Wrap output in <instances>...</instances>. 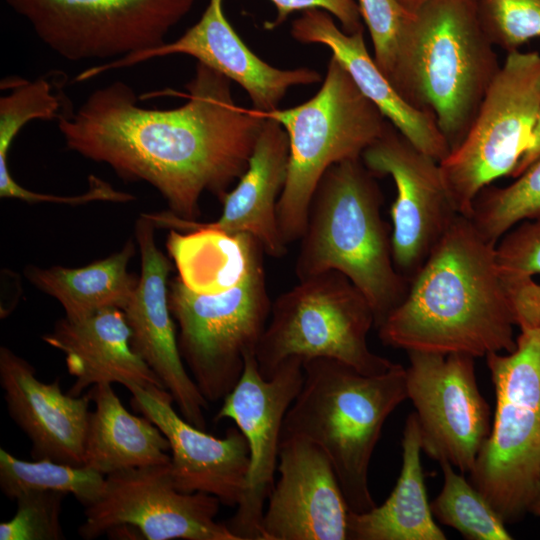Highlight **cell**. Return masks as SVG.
Returning a JSON list of instances; mask_svg holds the SVG:
<instances>
[{"label": "cell", "mask_w": 540, "mask_h": 540, "mask_svg": "<svg viewBox=\"0 0 540 540\" xmlns=\"http://www.w3.org/2000/svg\"><path fill=\"white\" fill-rule=\"evenodd\" d=\"M291 35L303 44L328 47L359 90L416 148L438 162L450 153L434 116L409 104L377 66L367 50L364 30L348 34L328 12L310 9L292 22Z\"/></svg>", "instance_id": "obj_22"}, {"label": "cell", "mask_w": 540, "mask_h": 540, "mask_svg": "<svg viewBox=\"0 0 540 540\" xmlns=\"http://www.w3.org/2000/svg\"><path fill=\"white\" fill-rule=\"evenodd\" d=\"M421 435L416 413L405 423L402 467L396 485L380 506L363 513L350 511L348 539L445 540L434 521L421 464Z\"/></svg>", "instance_id": "obj_25"}, {"label": "cell", "mask_w": 540, "mask_h": 540, "mask_svg": "<svg viewBox=\"0 0 540 540\" xmlns=\"http://www.w3.org/2000/svg\"><path fill=\"white\" fill-rule=\"evenodd\" d=\"M69 61L119 59L164 45L197 0H4Z\"/></svg>", "instance_id": "obj_11"}, {"label": "cell", "mask_w": 540, "mask_h": 540, "mask_svg": "<svg viewBox=\"0 0 540 540\" xmlns=\"http://www.w3.org/2000/svg\"><path fill=\"white\" fill-rule=\"evenodd\" d=\"M528 513L540 517V478L535 495L530 502Z\"/></svg>", "instance_id": "obj_40"}, {"label": "cell", "mask_w": 540, "mask_h": 540, "mask_svg": "<svg viewBox=\"0 0 540 540\" xmlns=\"http://www.w3.org/2000/svg\"><path fill=\"white\" fill-rule=\"evenodd\" d=\"M540 157V112L533 129L531 142L527 150L519 159L516 167L511 173V177L516 178L524 172L535 160Z\"/></svg>", "instance_id": "obj_38"}, {"label": "cell", "mask_w": 540, "mask_h": 540, "mask_svg": "<svg viewBox=\"0 0 540 540\" xmlns=\"http://www.w3.org/2000/svg\"><path fill=\"white\" fill-rule=\"evenodd\" d=\"M42 339L65 355L67 370L75 377L68 392L72 396L102 383L164 388L132 347L122 309L106 308L80 319L65 316Z\"/></svg>", "instance_id": "obj_23"}, {"label": "cell", "mask_w": 540, "mask_h": 540, "mask_svg": "<svg viewBox=\"0 0 540 540\" xmlns=\"http://www.w3.org/2000/svg\"><path fill=\"white\" fill-rule=\"evenodd\" d=\"M261 540H346L350 509L325 452L302 438L280 441Z\"/></svg>", "instance_id": "obj_17"}, {"label": "cell", "mask_w": 540, "mask_h": 540, "mask_svg": "<svg viewBox=\"0 0 540 540\" xmlns=\"http://www.w3.org/2000/svg\"><path fill=\"white\" fill-rule=\"evenodd\" d=\"M444 476L440 493L430 503L442 524L469 540H510L505 522L485 496L447 461L439 462Z\"/></svg>", "instance_id": "obj_30"}, {"label": "cell", "mask_w": 540, "mask_h": 540, "mask_svg": "<svg viewBox=\"0 0 540 540\" xmlns=\"http://www.w3.org/2000/svg\"><path fill=\"white\" fill-rule=\"evenodd\" d=\"M106 476L85 466L50 459L25 461L0 449V488L6 497L16 500L31 492L71 494L85 507L101 496Z\"/></svg>", "instance_id": "obj_29"}, {"label": "cell", "mask_w": 540, "mask_h": 540, "mask_svg": "<svg viewBox=\"0 0 540 540\" xmlns=\"http://www.w3.org/2000/svg\"><path fill=\"white\" fill-rule=\"evenodd\" d=\"M375 327L372 307L342 273L327 271L301 280L273 302L256 350L261 375L269 379L291 357L330 358L366 375L396 363L375 354L368 333Z\"/></svg>", "instance_id": "obj_8"}, {"label": "cell", "mask_w": 540, "mask_h": 540, "mask_svg": "<svg viewBox=\"0 0 540 540\" xmlns=\"http://www.w3.org/2000/svg\"><path fill=\"white\" fill-rule=\"evenodd\" d=\"M134 253L128 240L120 251L86 266L29 267L26 275L62 305L67 318L80 319L106 308H125L139 280L128 272Z\"/></svg>", "instance_id": "obj_26"}, {"label": "cell", "mask_w": 540, "mask_h": 540, "mask_svg": "<svg viewBox=\"0 0 540 540\" xmlns=\"http://www.w3.org/2000/svg\"><path fill=\"white\" fill-rule=\"evenodd\" d=\"M540 112V53H507L460 144L439 162L458 213L470 217L479 192L510 176L530 145Z\"/></svg>", "instance_id": "obj_10"}, {"label": "cell", "mask_w": 540, "mask_h": 540, "mask_svg": "<svg viewBox=\"0 0 540 540\" xmlns=\"http://www.w3.org/2000/svg\"><path fill=\"white\" fill-rule=\"evenodd\" d=\"M516 178L504 187H485L473 202L469 218L491 243L516 224L540 218V157Z\"/></svg>", "instance_id": "obj_31"}, {"label": "cell", "mask_w": 540, "mask_h": 540, "mask_svg": "<svg viewBox=\"0 0 540 540\" xmlns=\"http://www.w3.org/2000/svg\"><path fill=\"white\" fill-rule=\"evenodd\" d=\"M407 354V398L416 409L422 450L470 473L492 426L490 406L477 385L475 358L418 350Z\"/></svg>", "instance_id": "obj_13"}, {"label": "cell", "mask_w": 540, "mask_h": 540, "mask_svg": "<svg viewBox=\"0 0 540 540\" xmlns=\"http://www.w3.org/2000/svg\"><path fill=\"white\" fill-rule=\"evenodd\" d=\"M303 380L301 358L285 360L266 379L259 371L256 353H249L239 381L216 414L217 421L232 420L249 446L245 489L235 514L225 522L238 540H261L266 502L275 485L283 421Z\"/></svg>", "instance_id": "obj_14"}, {"label": "cell", "mask_w": 540, "mask_h": 540, "mask_svg": "<svg viewBox=\"0 0 540 540\" xmlns=\"http://www.w3.org/2000/svg\"><path fill=\"white\" fill-rule=\"evenodd\" d=\"M0 385L7 410L32 443L36 459L83 465L90 393L72 396L59 380L45 383L35 368L7 347L0 348Z\"/></svg>", "instance_id": "obj_21"}, {"label": "cell", "mask_w": 540, "mask_h": 540, "mask_svg": "<svg viewBox=\"0 0 540 540\" xmlns=\"http://www.w3.org/2000/svg\"><path fill=\"white\" fill-rule=\"evenodd\" d=\"M515 325L495 244L459 214L377 329L388 346L476 358L513 351Z\"/></svg>", "instance_id": "obj_2"}, {"label": "cell", "mask_w": 540, "mask_h": 540, "mask_svg": "<svg viewBox=\"0 0 540 540\" xmlns=\"http://www.w3.org/2000/svg\"><path fill=\"white\" fill-rule=\"evenodd\" d=\"M475 4L495 47L510 53L540 38V0H475Z\"/></svg>", "instance_id": "obj_33"}, {"label": "cell", "mask_w": 540, "mask_h": 540, "mask_svg": "<svg viewBox=\"0 0 540 540\" xmlns=\"http://www.w3.org/2000/svg\"><path fill=\"white\" fill-rule=\"evenodd\" d=\"M264 117L248 167L237 185L221 199L223 208L217 220L189 221L171 211L146 214L154 225L183 232L204 227L248 234L259 241L265 254L273 258L285 256L288 245L279 231L277 204L287 178L289 142L282 125Z\"/></svg>", "instance_id": "obj_20"}, {"label": "cell", "mask_w": 540, "mask_h": 540, "mask_svg": "<svg viewBox=\"0 0 540 540\" xmlns=\"http://www.w3.org/2000/svg\"><path fill=\"white\" fill-rule=\"evenodd\" d=\"M495 258L516 325L540 327V218L507 231L495 244Z\"/></svg>", "instance_id": "obj_28"}, {"label": "cell", "mask_w": 540, "mask_h": 540, "mask_svg": "<svg viewBox=\"0 0 540 540\" xmlns=\"http://www.w3.org/2000/svg\"><path fill=\"white\" fill-rule=\"evenodd\" d=\"M89 393L95 409L90 412L83 465L107 476L170 463V445L164 434L146 417L131 414L112 384L92 386Z\"/></svg>", "instance_id": "obj_24"}, {"label": "cell", "mask_w": 540, "mask_h": 540, "mask_svg": "<svg viewBox=\"0 0 540 540\" xmlns=\"http://www.w3.org/2000/svg\"><path fill=\"white\" fill-rule=\"evenodd\" d=\"M60 492H31L16 499L14 516L0 524V540H62Z\"/></svg>", "instance_id": "obj_34"}, {"label": "cell", "mask_w": 540, "mask_h": 540, "mask_svg": "<svg viewBox=\"0 0 540 540\" xmlns=\"http://www.w3.org/2000/svg\"><path fill=\"white\" fill-rule=\"evenodd\" d=\"M361 158L329 167L313 193L295 263L298 280L345 275L370 303L375 327L403 301L409 282L397 270L383 195Z\"/></svg>", "instance_id": "obj_4"}, {"label": "cell", "mask_w": 540, "mask_h": 540, "mask_svg": "<svg viewBox=\"0 0 540 540\" xmlns=\"http://www.w3.org/2000/svg\"><path fill=\"white\" fill-rule=\"evenodd\" d=\"M264 250L255 249L249 270L234 287L199 294L177 277L169 282V307L179 328L181 357L207 402L223 400L239 381L245 356L256 353L269 321Z\"/></svg>", "instance_id": "obj_9"}, {"label": "cell", "mask_w": 540, "mask_h": 540, "mask_svg": "<svg viewBox=\"0 0 540 540\" xmlns=\"http://www.w3.org/2000/svg\"><path fill=\"white\" fill-rule=\"evenodd\" d=\"M407 13L413 14L429 0H396Z\"/></svg>", "instance_id": "obj_39"}, {"label": "cell", "mask_w": 540, "mask_h": 540, "mask_svg": "<svg viewBox=\"0 0 540 540\" xmlns=\"http://www.w3.org/2000/svg\"><path fill=\"white\" fill-rule=\"evenodd\" d=\"M373 44L374 60L389 73L399 36L409 17L396 0H356Z\"/></svg>", "instance_id": "obj_35"}, {"label": "cell", "mask_w": 540, "mask_h": 540, "mask_svg": "<svg viewBox=\"0 0 540 540\" xmlns=\"http://www.w3.org/2000/svg\"><path fill=\"white\" fill-rule=\"evenodd\" d=\"M375 176H390L396 197L390 208L394 264L408 282L459 215L437 160L416 148L391 123L362 154Z\"/></svg>", "instance_id": "obj_15"}, {"label": "cell", "mask_w": 540, "mask_h": 540, "mask_svg": "<svg viewBox=\"0 0 540 540\" xmlns=\"http://www.w3.org/2000/svg\"><path fill=\"white\" fill-rule=\"evenodd\" d=\"M0 197L18 199L29 203L53 202L70 205L85 204L92 201L127 202L134 199L133 195L118 191L108 182L94 176H89V188L80 195L57 196L35 192L21 186L10 174L8 166L0 167Z\"/></svg>", "instance_id": "obj_36"}, {"label": "cell", "mask_w": 540, "mask_h": 540, "mask_svg": "<svg viewBox=\"0 0 540 540\" xmlns=\"http://www.w3.org/2000/svg\"><path fill=\"white\" fill-rule=\"evenodd\" d=\"M276 9L275 18L265 23V28L272 30L285 22L295 12L320 9L336 18L341 29L348 33L364 30L362 17L356 0H269Z\"/></svg>", "instance_id": "obj_37"}, {"label": "cell", "mask_w": 540, "mask_h": 540, "mask_svg": "<svg viewBox=\"0 0 540 540\" xmlns=\"http://www.w3.org/2000/svg\"><path fill=\"white\" fill-rule=\"evenodd\" d=\"M302 387L289 407L281 440L302 438L329 458L349 509H373L370 460L386 419L407 399L406 368L366 375L330 358L303 361ZM280 440V441H281Z\"/></svg>", "instance_id": "obj_5"}, {"label": "cell", "mask_w": 540, "mask_h": 540, "mask_svg": "<svg viewBox=\"0 0 540 540\" xmlns=\"http://www.w3.org/2000/svg\"><path fill=\"white\" fill-rule=\"evenodd\" d=\"M261 114L280 123L288 136L287 178L277 204V222L289 245L304 234L313 193L326 170L341 161L361 158L388 121L333 56L312 98Z\"/></svg>", "instance_id": "obj_6"}, {"label": "cell", "mask_w": 540, "mask_h": 540, "mask_svg": "<svg viewBox=\"0 0 540 540\" xmlns=\"http://www.w3.org/2000/svg\"><path fill=\"white\" fill-rule=\"evenodd\" d=\"M520 331L513 351L486 355L496 408L470 472L506 524L528 513L540 478V327Z\"/></svg>", "instance_id": "obj_7"}, {"label": "cell", "mask_w": 540, "mask_h": 540, "mask_svg": "<svg viewBox=\"0 0 540 540\" xmlns=\"http://www.w3.org/2000/svg\"><path fill=\"white\" fill-rule=\"evenodd\" d=\"M231 84L197 62L187 101L160 110L138 106L133 89L114 81L76 112L63 109L58 128L68 149L109 165L122 179L149 183L169 211L196 221L201 196L221 201L246 171L265 122L261 112L235 103Z\"/></svg>", "instance_id": "obj_1"}, {"label": "cell", "mask_w": 540, "mask_h": 540, "mask_svg": "<svg viewBox=\"0 0 540 540\" xmlns=\"http://www.w3.org/2000/svg\"><path fill=\"white\" fill-rule=\"evenodd\" d=\"M126 388L132 395L131 406L153 422L169 442L175 487L185 493H207L222 505L236 507L250 464L249 446L239 428L229 427L223 438H217L178 414L166 389L136 384Z\"/></svg>", "instance_id": "obj_19"}, {"label": "cell", "mask_w": 540, "mask_h": 540, "mask_svg": "<svg viewBox=\"0 0 540 540\" xmlns=\"http://www.w3.org/2000/svg\"><path fill=\"white\" fill-rule=\"evenodd\" d=\"M222 3L223 0H209L198 22L175 41L89 68L78 74L76 81H85L103 72L152 58L184 54L240 85L248 94L253 109L259 112L278 109L291 87L321 81V75L315 70L306 67L280 69L259 58L231 26Z\"/></svg>", "instance_id": "obj_18"}, {"label": "cell", "mask_w": 540, "mask_h": 540, "mask_svg": "<svg viewBox=\"0 0 540 540\" xmlns=\"http://www.w3.org/2000/svg\"><path fill=\"white\" fill-rule=\"evenodd\" d=\"M258 245L251 235L204 227L170 229L166 242L177 278L199 294L224 292L241 282Z\"/></svg>", "instance_id": "obj_27"}, {"label": "cell", "mask_w": 540, "mask_h": 540, "mask_svg": "<svg viewBox=\"0 0 540 540\" xmlns=\"http://www.w3.org/2000/svg\"><path fill=\"white\" fill-rule=\"evenodd\" d=\"M10 92L0 98V159H7L8 151L22 127L34 119H58L63 111V91H53L46 78L34 81L9 77L1 82V89Z\"/></svg>", "instance_id": "obj_32"}, {"label": "cell", "mask_w": 540, "mask_h": 540, "mask_svg": "<svg viewBox=\"0 0 540 540\" xmlns=\"http://www.w3.org/2000/svg\"><path fill=\"white\" fill-rule=\"evenodd\" d=\"M500 66L475 0H429L406 20L386 77L409 104L434 116L453 150Z\"/></svg>", "instance_id": "obj_3"}, {"label": "cell", "mask_w": 540, "mask_h": 540, "mask_svg": "<svg viewBox=\"0 0 540 540\" xmlns=\"http://www.w3.org/2000/svg\"><path fill=\"white\" fill-rule=\"evenodd\" d=\"M155 227L145 214L136 223L141 275L123 312L131 330L134 350L171 394L180 415L205 430L208 402L187 371L180 354L168 299L171 264L156 245Z\"/></svg>", "instance_id": "obj_16"}, {"label": "cell", "mask_w": 540, "mask_h": 540, "mask_svg": "<svg viewBox=\"0 0 540 540\" xmlns=\"http://www.w3.org/2000/svg\"><path fill=\"white\" fill-rule=\"evenodd\" d=\"M220 505L213 495L178 490L170 463L132 468L106 476L100 498L85 507L78 532L91 540L128 526L146 540H238L216 520Z\"/></svg>", "instance_id": "obj_12"}]
</instances>
